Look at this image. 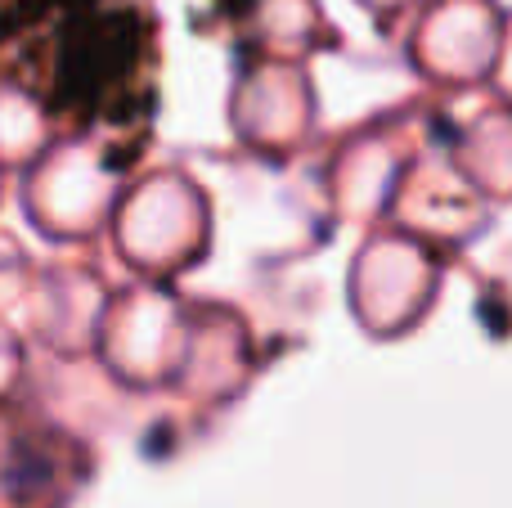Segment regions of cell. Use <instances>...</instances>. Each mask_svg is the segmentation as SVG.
Masks as SVG:
<instances>
[{"mask_svg":"<svg viewBox=\"0 0 512 508\" xmlns=\"http://www.w3.org/2000/svg\"><path fill=\"white\" fill-rule=\"evenodd\" d=\"M0 50L18 86L77 122H122L144 95L149 18L126 0H5Z\"/></svg>","mask_w":512,"mask_h":508,"instance_id":"1","label":"cell"}]
</instances>
